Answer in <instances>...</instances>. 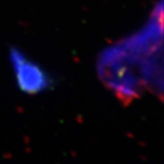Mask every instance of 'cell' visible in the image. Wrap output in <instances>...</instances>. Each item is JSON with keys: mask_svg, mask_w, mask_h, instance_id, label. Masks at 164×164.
Returning <instances> with one entry per match:
<instances>
[{"mask_svg": "<svg viewBox=\"0 0 164 164\" xmlns=\"http://www.w3.org/2000/svg\"><path fill=\"white\" fill-rule=\"evenodd\" d=\"M19 71V79L20 84L23 86V89L28 91H36L39 90L40 81L43 80L41 73L37 70L36 67H33L31 64L21 63V68Z\"/></svg>", "mask_w": 164, "mask_h": 164, "instance_id": "6da1fadb", "label": "cell"}]
</instances>
